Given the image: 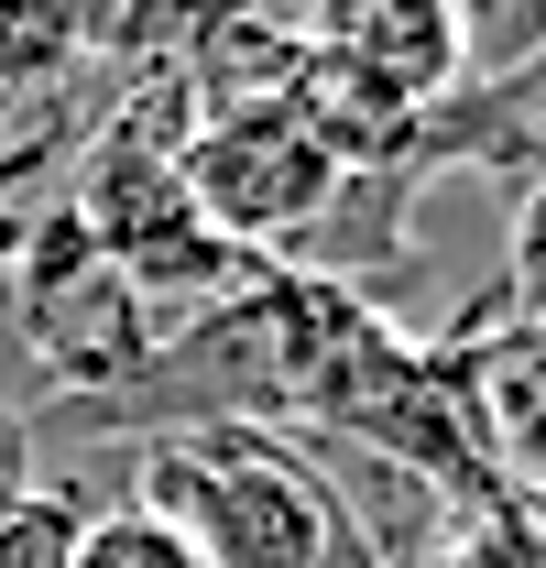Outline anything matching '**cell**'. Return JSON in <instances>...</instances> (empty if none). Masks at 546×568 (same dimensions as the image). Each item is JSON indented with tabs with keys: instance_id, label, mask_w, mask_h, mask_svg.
<instances>
[{
	"instance_id": "obj_1",
	"label": "cell",
	"mask_w": 546,
	"mask_h": 568,
	"mask_svg": "<svg viewBox=\"0 0 546 568\" xmlns=\"http://www.w3.org/2000/svg\"><path fill=\"white\" fill-rule=\"evenodd\" d=\"M132 503L175 525L198 568H328L340 514L273 426H186L132 448Z\"/></svg>"
},
{
	"instance_id": "obj_2",
	"label": "cell",
	"mask_w": 546,
	"mask_h": 568,
	"mask_svg": "<svg viewBox=\"0 0 546 568\" xmlns=\"http://www.w3.org/2000/svg\"><path fill=\"white\" fill-rule=\"evenodd\" d=\"M0 306H11V339H22V361L44 372L55 405H110V394H132L142 372H153V351H164L153 306H142L132 274L88 241V219H77L67 197L11 209Z\"/></svg>"
},
{
	"instance_id": "obj_3",
	"label": "cell",
	"mask_w": 546,
	"mask_h": 568,
	"mask_svg": "<svg viewBox=\"0 0 546 568\" xmlns=\"http://www.w3.org/2000/svg\"><path fill=\"white\" fill-rule=\"evenodd\" d=\"M175 186H186V209L230 241V252H252V263H284L295 252V230L328 209V186H340V153L295 121V99H273V110H230V121H198V132L175 142Z\"/></svg>"
},
{
	"instance_id": "obj_4",
	"label": "cell",
	"mask_w": 546,
	"mask_h": 568,
	"mask_svg": "<svg viewBox=\"0 0 546 568\" xmlns=\"http://www.w3.org/2000/svg\"><path fill=\"white\" fill-rule=\"evenodd\" d=\"M437 351L471 394V437L492 459V493L546 514V317H448Z\"/></svg>"
},
{
	"instance_id": "obj_5",
	"label": "cell",
	"mask_w": 546,
	"mask_h": 568,
	"mask_svg": "<svg viewBox=\"0 0 546 568\" xmlns=\"http://www.w3.org/2000/svg\"><path fill=\"white\" fill-rule=\"evenodd\" d=\"M426 164H340V186H328V209L295 230V252L273 263V274H306V284H340L372 306V284L405 274L415 263V209H426Z\"/></svg>"
},
{
	"instance_id": "obj_6",
	"label": "cell",
	"mask_w": 546,
	"mask_h": 568,
	"mask_svg": "<svg viewBox=\"0 0 546 568\" xmlns=\"http://www.w3.org/2000/svg\"><path fill=\"white\" fill-rule=\"evenodd\" d=\"M306 55L437 110L459 88V11L448 0H306Z\"/></svg>"
},
{
	"instance_id": "obj_7",
	"label": "cell",
	"mask_w": 546,
	"mask_h": 568,
	"mask_svg": "<svg viewBox=\"0 0 546 568\" xmlns=\"http://www.w3.org/2000/svg\"><path fill=\"white\" fill-rule=\"evenodd\" d=\"M88 88V44H77L67 0H0V110H44Z\"/></svg>"
},
{
	"instance_id": "obj_8",
	"label": "cell",
	"mask_w": 546,
	"mask_h": 568,
	"mask_svg": "<svg viewBox=\"0 0 546 568\" xmlns=\"http://www.w3.org/2000/svg\"><path fill=\"white\" fill-rule=\"evenodd\" d=\"M471 317H546V186L514 197V219H503V263H492V295H471Z\"/></svg>"
},
{
	"instance_id": "obj_9",
	"label": "cell",
	"mask_w": 546,
	"mask_h": 568,
	"mask_svg": "<svg viewBox=\"0 0 546 568\" xmlns=\"http://www.w3.org/2000/svg\"><path fill=\"white\" fill-rule=\"evenodd\" d=\"M426 568H546V514H525V503H471L437 536Z\"/></svg>"
},
{
	"instance_id": "obj_10",
	"label": "cell",
	"mask_w": 546,
	"mask_h": 568,
	"mask_svg": "<svg viewBox=\"0 0 546 568\" xmlns=\"http://www.w3.org/2000/svg\"><path fill=\"white\" fill-rule=\"evenodd\" d=\"M448 11H459V88L525 67L546 44V0H448Z\"/></svg>"
},
{
	"instance_id": "obj_11",
	"label": "cell",
	"mask_w": 546,
	"mask_h": 568,
	"mask_svg": "<svg viewBox=\"0 0 546 568\" xmlns=\"http://www.w3.org/2000/svg\"><path fill=\"white\" fill-rule=\"evenodd\" d=\"M77 568H198V547H186L175 525H153L142 503H121V514H88Z\"/></svg>"
},
{
	"instance_id": "obj_12",
	"label": "cell",
	"mask_w": 546,
	"mask_h": 568,
	"mask_svg": "<svg viewBox=\"0 0 546 568\" xmlns=\"http://www.w3.org/2000/svg\"><path fill=\"white\" fill-rule=\"evenodd\" d=\"M77 536H88L77 493H33L11 525H0V568H77Z\"/></svg>"
},
{
	"instance_id": "obj_13",
	"label": "cell",
	"mask_w": 546,
	"mask_h": 568,
	"mask_svg": "<svg viewBox=\"0 0 546 568\" xmlns=\"http://www.w3.org/2000/svg\"><path fill=\"white\" fill-rule=\"evenodd\" d=\"M33 493H44V426H33L22 394H0V525H11Z\"/></svg>"
},
{
	"instance_id": "obj_14",
	"label": "cell",
	"mask_w": 546,
	"mask_h": 568,
	"mask_svg": "<svg viewBox=\"0 0 546 568\" xmlns=\"http://www.w3.org/2000/svg\"><path fill=\"white\" fill-rule=\"evenodd\" d=\"M44 110H55V99H44ZM44 110H0V153H11V142L33 132V121H44Z\"/></svg>"
}]
</instances>
